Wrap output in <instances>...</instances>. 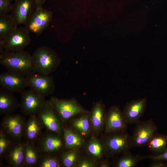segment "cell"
<instances>
[{"instance_id":"cell-1","label":"cell","mask_w":167,"mask_h":167,"mask_svg":"<svg viewBox=\"0 0 167 167\" xmlns=\"http://www.w3.org/2000/svg\"><path fill=\"white\" fill-rule=\"evenodd\" d=\"M0 63L7 70L26 77L35 72L32 55L24 50L19 52L4 50L0 52Z\"/></svg>"},{"instance_id":"cell-2","label":"cell","mask_w":167,"mask_h":167,"mask_svg":"<svg viewBox=\"0 0 167 167\" xmlns=\"http://www.w3.org/2000/svg\"><path fill=\"white\" fill-rule=\"evenodd\" d=\"M32 58L34 72L43 75H49L55 71L61 62L56 52L45 46L38 48Z\"/></svg>"},{"instance_id":"cell-3","label":"cell","mask_w":167,"mask_h":167,"mask_svg":"<svg viewBox=\"0 0 167 167\" xmlns=\"http://www.w3.org/2000/svg\"><path fill=\"white\" fill-rule=\"evenodd\" d=\"M29 33L24 26L17 27L5 39L0 41V52L24 50L31 42Z\"/></svg>"},{"instance_id":"cell-4","label":"cell","mask_w":167,"mask_h":167,"mask_svg":"<svg viewBox=\"0 0 167 167\" xmlns=\"http://www.w3.org/2000/svg\"><path fill=\"white\" fill-rule=\"evenodd\" d=\"M49 101L56 114L63 121L68 120L77 115L89 113L74 98L61 99L52 96Z\"/></svg>"},{"instance_id":"cell-5","label":"cell","mask_w":167,"mask_h":167,"mask_svg":"<svg viewBox=\"0 0 167 167\" xmlns=\"http://www.w3.org/2000/svg\"><path fill=\"white\" fill-rule=\"evenodd\" d=\"M136 124L131 136V147L146 146L149 140L157 132V126L152 119L140 121Z\"/></svg>"},{"instance_id":"cell-6","label":"cell","mask_w":167,"mask_h":167,"mask_svg":"<svg viewBox=\"0 0 167 167\" xmlns=\"http://www.w3.org/2000/svg\"><path fill=\"white\" fill-rule=\"evenodd\" d=\"M45 96L30 88L21 93L19 106L21 112L29 116L36 115L46 101Z\"/></svg>"},{"instance_id":"cell-7","label":"cell","mask_w":167,"mask_h":167,"mask_svg":"<svg viewBox=\"0 0 167 167\" xmlns=\"http://www.w3.org/2000/svg\"><path fill=\"white\" fill-rule=\"evenodd\" d=\"M52 15L51 12L42 6L36 7L24 24V27L29 33L39 36L48 26Z\"/></svg>"},{"instance_id":"cell-8","label":"cell","mask_w":167,"mask_h":167,"mask_svg":"<svg viewBox=\"0 0 167 167\" xmlns=\"http://www.w3.org/2000/svg\"><path fill=\"white\" fill-rule=\"evenodd\" d=\"M109 134L105 144L110 155L123 153L132 148L131 136L126 131Z\"/></svg>"},{"instance_id":"cell-9","label":"cell","mask_w":167,"mask_h":167,"mask_svg":"<svg viewBox=\"0 0 167 167\" xmlns=\"http://www.w3.org/2000/svg\"><path fill=\"white\" fill-rule=\"evenodd\" d=\"M28 86L45 96L53 94L55 85L53 77L49 75H43L34 72L26 77Z\"/></svg>"},{"instance_id":"cell-10","label":"cell","mask_w":167,"mask_h":167,"mask_svg":"<svg viewBox=\"0 0 167 167\" xmlns=\"http://www.w3.org/2000/svg\"><path fill=\"white\" fill-rule=\"evenodd\" d=\"M56 114L49 101H45L36 115L42 125L48 131L59 134L62 126Z\"/></svg>"},{"instance_id":"cell-11","label":"cell","mask_w":167,"mask_h":167,"mask_svg":"<svg viewBox=\"0 0 167 167\" xmlns=\"http://www.w3.org/2000/svg\"><path fill=\"white\" fill-rule=\"evenodd\" d=\"M0 85L2 88L12 93H21L28 86L26 77L8 71L0 75Z\"/></svg>"},{"instance_id":"cell-12","label":"cell","mask_w":167,"mask_h":167,"mask_svg":"<svg viewBox=\"0 0 167 167\" xmlns=\"http://www.w3.org/2000/svg\"><path fill=\"white\" fill-rule=\"evenodd\" d=\"M11 15L17 26L25 24L36 8L34 0H15Z\"/></svg>"},{"instance_id":"cell-13","label":"cell","mask_w":167,"mask_h":167,"mask_svg":"<svg viewBox=\"0 0 167 167\" xmlns=\"http://www.w3.org/2000/svg\"><path fill=\"white\" fill-rule=\"evenodd\" d=\"M25 124L24 120L21 115H9L3 118L1 130L13 139L19 140L23 135Z\"/></svg>"},{"instance_id":"cell-14","label":"cell","mask_w":167,"mask_h":167,"mask_svg":"<svg viewBox=\"0 0 167 167\" xmlns=\"http://www.w3.org/2000/svg\"><path fill=\"white\" fill-rule=\"evenodd\" d=\"M127 123L122 111L117 106L110 107L107 113L105 121V128L109 133L126 131Z\"/></svg>"},{"instance_id":"cell-15","label":"cell","mask_w":167,"mask_h":167,"mask_svg":"<svg viewBox=\"0 0 167 167\" xmlns=\"http://www.w3.org/2000/svg\"><path fill=\"white\" fill-rule=\"evenodd\" d=\"M147 100L143 98L133 100L126 104L122 111L127 124H136L145 111Z\"/></svg>"},{"instance_id":"cell-16","label":"cell","mask_w":167,"mask_h":167,"mask_svg":"<svg viewBox=\"0 0 167 167\" xmlns=\"http://www.w3.org/2000/svg\"><path fill=\"white\" fill-rule=\"evenodd\" d=\"M50 131L43 136L39 144L41 151L47 154L58 151L63 145L62 139L54 134L55 133Z\"/></svg>"},{"instance_id":"cell-17","label":"cell","mask_w":167,"mask_h":167,"mask_svg":"<svg viewBox=\"0 0 167 167\" xmlns=\"http://www.w3.org/2000/svg\"><path fill=\"white\" fill-rule=\"evenodd\" d=\"M36 115L29 116L25 123L24 134L27 142L33 143L40 134L42 126Z\"/></svg>"},{"instance_id":"cell-18","label":"cell","mask_w":167,"mask_h":167,"mask_svg":"<svg viewBox=\"0 0 167 167\" xmlns=\"http://www.w3.org/2000/svg\"><path fill=\"white\" fill-rule=\"evenodd\" d=\"M19 104L13 93L2 88L0 89V112L8 113L16 109Z\"/></svg>"},{"instance_id":"cell-19","label":"cell","mask_w":167,"mask_h":167,"mask_svg":"<svg viewBox=\"0 0 167 167\" xmlns=\"http://www.w3.org/2000/svg\"><path fill=\"white\" fill-rule=\"evenodd\" d=\"M105 107L101 102L95 103L91 112V122L93 130L99 131L102 127L104 122Z\"/></svg>"},{"instance_id":"cell-20","label":"cell","mask_w":167,"mask_h":167,"mask_svg":"<svg viewBox=\"0 0 167 167\" xmlns=\"http://www.w3.org/2000/svg\"><path fill=\"white\" fill-rule=\"evenodd\" d=\"M146 146L150 152L159 155L167 148V136L156 132L149 140Z\"/></svg>"},{"instance_id":"cell-21","label":"cell","mask_w":167,"mask_h":167,"mask_svg":"<svg viewBox=\"0 0 167 167\" xmlns=\"http://www.w3.org/2000/svg\"><path fill=\"white\" fill-rule=\"evenodd\" d=\"M24 144L20 143L11 147L8 150L7 158L9 163L15 167L24 164Z\"/></svg>"},{"instance_id":"cell-22","label":"cell","mask_w":167,"mask_h":167,"mask_svg":"<svg viewBox=\"0 0 167 167\" xmlns=\"http://www.w3.org/2000/svg\"><path fill=\"white\" fill-rule=\"evenodd\" d=\"M18 27L11 14L0 15V41L5 39Z\"/></svg>"},{"instance_id":"cell-23","label":"cell","mask_w":167,"mask_h":167,"mask_svg":"<svg viewBox=\"0 0 167 167\" xmlns=\"http://www.w3.org/2000/svg\"><path fill=\"white\" fill-rule=\"evenodd\" d=\"M122 156L117 161V167H134L141 160L145 159V156L134 155L129 150L123 153Z\"/></svg>"},{"instance_id":"cell-24","label":"cell","mask_w":167,"mask_h":167,"mask_svg":"<svg viewBox=\"0 0 167 167\" xmlns=\"http://www.w3.org/2000/svg\"><path fill=\"white\" fill-rule=\"evenodd\" d=\"M63 135L65 145L68 148L74 149L78 148L83 143V138L70 129H65Z\"/></svg>"},{"instance_id":"cell-25","label":"cell","mask_w":167,"mask_h":167,"mask_svg":"<svg viewBox=\"0 0 167 167\" xmlns=\"http://www.w3.org/2000/svg\"><path fill=\"white\" fill-rule=\"evenodd\" d=\"M24 163L28 166L37 164L39 159L38 151L32 143L27 142L24 144Z\"/></svg>"},{"instance_id":"cell-26","label":"cell","mask_w":167,"mask_h":167,"mask_svg":"<svg viewBox=\"0 0 167 167\" xmlns=\"http://www.w3.org/2000/svg\"><path fill=\"white\" fill-rule=\"evenodd\" d=\"M85 113L75 120L73 122V127L83 135L88 134L90 130L88 116Z\"/></svg>"},{"instance_id":"cell-27","label":"cell","mask_w":167,"mask_h":167,"mask_svg":"<svg viewBox=\"0 0 167 167\" xmlns=\"http://www.w3.org/2000/svg\"><path fill=\"white\" fill-rule=\"evenodd\" d=\"M87 150L91 155L98 158L101 156L103 153V148L102 144L98 140L93 138L88 145Z\"/></svg>"},{"instance_id":"cell-28","label":"cell","mask_w":167,"mask_h":167,"mask_svg":"<svg viewBox=\"0 0 167 167\" xmlns=\"http://www.w3.org/2000/svg\"><path fill=\"white\" fill-rule=\"evenodd\" d=\"M78 156L77 153L75 151H70L65 153L62 156V162L66 167L72 166Z\"/></svg>"},{"instance_id":"cell-29","label":"cell","mask_w":167,"mask_h":167,"mask_svg":"<svg viewBox=\"0 0 167 167\" xmlns=\"http://www.w3.org/2000/svg\"><path fill=\"white\" fill-rule=\"evenodd\" d=\"M11 142L2 131L0 132V156H2L11 147Z\"/></svg>"},{"instance_id":"cell-30","label":"cell","mask_w":167,"mask_h":167,"mask_svg":"<svg viewBox=\"0 0 167 167\" xmlns=\"http://www.w3.org/2000/svg\"><path fill=\"white\" fill-rule=\"evenodd\" d=\"M39 165L41 167H58L60 166V164L56 158L48 156L43 158Z\"/></svg>"},{"instance_id":"cell-31","label":"cell","mask_w":167,"mask_h":167,"mask_svg":"<svg viewBox=\"0 0 167 167\" xmlns=\"http://www.w3.org/2000/svg\"><path fill=\"white\" fill-rule=\"evenodd\" d=\"M8 0H0V15L7 14L11 11L13 4Z\"/></svg>"},{"instance_id":"cell-32","label":"cell","mask_w":167,"mask_h":167,"mask_svg":"<svg viewBox=\"0 0 167 167\" xmlns=\"http://www.w3.org/2000/svg\"><path fill=\"white\" fill-rule=\"evenodd\" d=\"M145 159H149L153 161L159 160L167 161V148L162 153L157 155H146Z\"/></svg>"},{"instance_id":"cell-33","label":"cell","mask_w":167,"mask_h":167,"mask_svg":"<svg viewBox=\"0 0 167 167\" xmlns=\"http://www.w3.org/2000/svg\"><path fill=\"white\" fill-rule=\"evenodd\" d=\"M154 161L150 164V167H167V164L163 162L162 161L159 160H154Z\"/></svg>"},{"instance_id":"cell-34","label":"cell","mask_w":167,"mask_h":167,"mask_svg":"<svg viewBox=\"0 0 167 167\" xmlns=\"http://www.w3.org/2000/svg\"><path fill=\"white\" fill-rule=\"evenodd\" d=\"M94 166V164L91 161L86 159L82 161L78 165L79 167H92Z\"/></svg>"},{"instance_id":"cell-35","label":"cell","mask_w":167,"mask_h":167,"mask_svg":"<svg viewBox=\"0 0 167 167\" xmlns=\"http://www.w3.org/2000/svg\"><path fill=\"white\" fill-rule=\"evenodd\" d=\"M36 3V7L42 6L46 0H34Z\"/></svg>"},{"instance_id":"cell-36","label":"cell","mask_w":167,"mask_h":167,"mask_svg":"<svg viewBox=\"0 0 167 167\" xmlns=\"http://www.w3.org/2000/svg\"><path fill=\"white\" fill-rule=\"evenodd\" d=\"M101 167H108L110 166V164L109 162L105 161L103 162L101 165Z\"/></svg>"},{"instance_id":"cell-37","label":"cell","mask_w":167,"mask_h":167,"mask_svg":"<svg viewBox=\"0 0 167 167\" xmlns=\"http://www.w3.org/2000/svg\"><path fill=\"white\" fill-rule=\"evenodd\" d=\"M8 0L10 1L11 2H12V1H13V0Z\"/></svg>"}]
</instances>
